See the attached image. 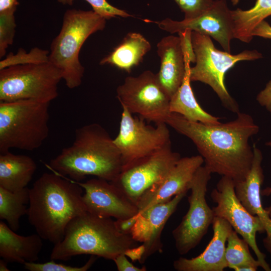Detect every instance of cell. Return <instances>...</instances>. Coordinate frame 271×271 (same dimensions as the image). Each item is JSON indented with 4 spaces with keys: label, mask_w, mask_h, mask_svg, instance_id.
I'll return each instance as SVG.
<instances>
[{
    "label": "cell",
    "mask_w": 271,
    "mask_h": 271,
    "mask_svg": "<svg viewBox=\"0 0 271 271\" xmlns=\"http://www.w3.org/2000/svg\"><path fill=\"white\" fill-rule=\"evenodd\" d=\"M166 123L193 142L211 173L235 182L245 179L253 156L249 140L259 131L251 116L239 112L233 120L209 125L171 112Z\"/></svg>",
    "instance_id": "1"
},
{
    "label": "cell",
    "mask_w": 271,
    "mask_h": 271,
    "mask_svg": "<svg viewBox=\"0 0 271 271\" xmlns=\"http://www.w3.org/2000/svg\"><path fill=\"white\" fill-rule=\"evenodd\" d=\"M83 189L74 180L55 173H45L30 189L28 216L43 239L54 244L64 237L69 223L87 211Z\"/></svg>",
    "instance_id": "2"
},
{
    "label": "cell",
    "mask_w": 271,
    "mask_h": 271,
    "mask_svg": "<svg viewBox=\"0 0 271 271\" xmlns=\"http://www.w3.org/2000/svg\"><path fill=\"white\" fill-rule=\"evenodd\" d=\"M46 166L75 181L94 176L114 182L122 171V162L113 139L101 125L92 123L76 129L72 145L63 148Z\"/></svg>",
    "instance_id": "3"
},
{
    "label": "cell",
    "mask_w": 271,
    "mask_h": 271,
    "mask_svg": "<svg viewBox=\"0 0 271 271\" xmlns=\"http://www.w3.org/2000/svg\"><path fill=\"white\" fill-rule=\"evenodd\" d=\"M137 245L130 234L117 230L111 218L86 211L69 223L62 240L54 244L50 258L67 260L76 255L90 254L113 260Z\"/></svg>",
    "instance_id": "4"
},
{
    "label": "cell",
    "mask_w": 271,
    "mask_h": 271,
    "mask_svg": "<svg viewBox=\"0 0 271 271\" xmlns=\"http://www.w3.org/2000/svg\"><path fill=\"white\" fill-rule=\"evenodd\" d=\"M106 22L93 10L73 9L64 13L61 30L50 46L49 61L60 70L68 88L82 83L84 68L79 60L81 48L90 36L104 29Z\"/></svg>",
    "instance_id": "5"
},
{
    "label": "cell",
    "mask_w": 271,
    "mask_h": 271,
    "mask_svg": "<svg viewBox=\"0 0 271 271\" xmlns=\"http://www.w3.org/2000/svg\"><path fill=\"white\" fill-rule=\"evenodd\" d=\"M50 102L32 100L0 102V153L33 151L49 135Z\"/></svg>",
    "instance_id": "6"
},
{
    "label": "cell",
    "mask_w": 271,
    "mask_h": 271,
    "mask_svg": "<svg viewBox=\"0 0 271 271\" xmlns=\"http://www.w3.org/2000/svg\"><path fill=\"white\" fill-rule=\"evenodd\" d=\"M191 40L196 63L190 67L191 81H200L209 85L224 106L237 113L239 112L238 104L225 85V74L239 61L261 58V53L256 50H244L235 55L221 51L215 48L210 36L195 31H191Z\"/></svg>",
    "instance_id": "7"
},
{
    "label": "cell",
    "mask_w": 271,
    "mask_h": 271,
    "mask_svg": "<svg viewBox=\"0 0 271 271\" xmlns=\"http://www.w3.org/2000/svg\"><path fill=\"white\" fill-rule=\"evenodd\" d=\"M62 79L49 61L12 66L0 70V102L32 100L51 102L58 96Z\"/></svg>",
    "instance_id": "8"
},
{
    "label": "cell",
    "mask_w": 271,
    "mask_h": 271,
    "mask_svg": "<svg viewBox=\"0 0 271 271\" xmlns=\"http://www.w3.org/2000/svg\"><path fill=\"white\" fill-rule=\"evenodd\" d=\"M116 94L122 107L156 124L166 123L171 113L170 98L157 74L150 70H146L137 76L126 77L117 87Z\"/></svg>",
    "instance_id": "9"
},
{
    "label": "cell",
    "mask_w": 271,
    "mask_h": 271,
    "mask_svg": "<svg viewBox=\"0 0 271 271\" xmlns=\"http://www.w3.org/2000/svg\"><path fill=\"white\" fill-rule=\"evenodd\" d=\"M211 172L204 166L195 172L190 185L189 208L179 225L172 231L176 248L184 255L200 242L212 224L214 215L206 200Z\"/></svg>",
    "instance_id": "10"
},
{
    "label": "cell",
    "mask_w": 271,
    "mask_h": 271,
    "mask_svg": "<svg viewBox=\"0 0 271 271\" xmlns=\"http://www.w3.org/2000/svg\"><path fill=\"white\" fill-rule=\"evenodd\" d=\"M122 107L119 132L113 141L121 155L123 169L171 143L166 123H157L156 126L148 125L144 119L133 117Z\"/></svg>",
    "instance_id": "11"
},
{
    "label": "cell",
    "mask_w": 271,
    "mask_h": 271,
    "mask_svg": "<svg viewBox=\"0 0 271 271\" xmlns=\"http://www.w3.org/2000/svg\"><path fill=\"white\" fill-rule=\"evenodd\" d=\"M211 198L217 205L212 209L215 217L226 220L233 229L248 243L253 250L260 267L265 271H270L266 261V255L258 248L257 233L265 232L260 218L251 214L244 207L235 193V182L231 178L222 176L211 193Z\"/></svg>",
    "instance_id": "12"
},
{
    "label": "cell",
    "mask_w": 271,
    "mask_h": 271,
    "mask_svg": "<svg viewBox=\"0 0 271 271\" xmlns=\"http://www.w3.org/2000/svg\"><path fill=\"white\" fill-rule=\"evenodd\" d=\"M181 158L171 144L122 169L117 179L111 182L137 204L141 197L160 181Z\"/></svg>",
    "instance_id": "13"
},
{
    "label": "cell",
    "mask_w": 271,
    "mask_h": 271,
    "mask_svg": "<svg viewBox=\"0 0 271 271\" xmlns=\"http://www.w3.org/2000/svg\"><path fill=\"white\" fill-rule=\"evenodd\" d=\"M161 29L172 34L185 31H195L212 37L225 51L230 53V42L233 37L231 10L226 0L214 1L212 5L199 16L191 19L175 21L166 18L151 21Z\"/></svg>",
    "instance_id": "14"
},
{
    "label": "cell",
    "mask_w": 271,
    "mask_h": 271,
    "mask_svg": "<svg viewBox=\"0 0 271 271\" xmlns=\"http://www.w3.org/2000/svg\"><path fill=\"white\" fill-rule=\"evenodd\" d=\"M74 181L84 190L82 200L89 213L102 217L125 219L139 212L137 204L111 182L98 178L84 182Z\"/></svg>",
    "instance_id": "15"
},
{
    "label": "cell",
    "mask_w": 271,
    "mask_h": 271,
    "mask_svg": "<svg viewBox=\"0 0 271 271\" xmlns=\"http://www.w3.org/2000/svg\"><path fill=\"white\" fill-rule=\"evenodd\" d=\"M188 191H184L175 195L171 200L152 206L137 214V220L130 235L137 242H143L145 252L140 262L143 263L154 253L162 252L163 243L161 234L170 216L176 211Z\"/></svg>",
    "instance_id": "16"
},
{
    "label": "cell",
    "mask_w": 271,
    "mask_h": 271,
    "mask_svg": "<svg viewBox=\"0 0 271 271\" xmlns=\"http://www.w3.org/2000/svg\"><path fill=\"white\" fill-rule=\"evenodd\" d=\"M204 163L201 155L181 157L169 173L139 199L137 203L138 213L156 204L168 201L184 191L189 190L195 172Z\"/></svg>",
    "instance_id": "17"
},
{
    "label": "cell",
    "mask_w": 271,
    "mask_h": 271,
    "mask_svg": "<svg viewBox=\"0 0 271 271\" xmlns=\"http://www.w3.org/2000/svg\"><path fill=\"white\" fill-rule=\"evenodd\" d=\"M253 151L250 170L244 180L235 182V193L246 209L261 220L266 234L263 239V245L271 255V217L263 208L261 200V186L264 180L261 166L263 156L261 151L255 146L253 147Z\"/></svg>",
    "instance_id": "18"
},
{
    "label": "cell",
    "mask_w": 271,
    "mask_h": 271,
    "mask_svg": "<svg viewBox=\"0 0 271 271\" xmlns=\"http://www.w3.org/2000/svg\"><path fill=\"white\" fill-rule=\"evenodd\" d=\"M213 235L205 250L198 256L189 259L180 257L173 262L178 271H223L227 267L225 253L227 239L233 228L225 219L214 217Z\"/></svg>",
    "instance_id": "19"
},
{
    "label": "cell",
    "mask_w": 271,
    "mask_h": 271,
    "mask_svg": "<svg viewBox=\"0 0 271 271\" xmlns=\"http://www.w3.org/2000/svg\"><path fill=\"white\" fill-rule=\"evenodd\" d=\"M157 47L161 61L157 74L171 98L180 87L185 75L186 61L182 40L179 36L169 35L161 39Z\"/></svg>",
    "instance_id": "20"
},
{
    "label": "cell",
    "mask_w": 271,
    "mask_h": 271,
    "mask_svg": "<svg viewBox=\"0 0 271 271\" xmlns=\"http://www.w3.org/2000/svg\"><path fill=\"white\" fill-rule=\"evenodd\" d=\"M37 233L24 236L16 234L4 221L0 222V256L7 262L24 264L35 262L43 246Z\"/></svg>",
    "instance_id": "21"
},
{
    "label": "cell",
    "mask_w": 271,
    "mask_h": 271,
    "mask_svg": "<svg viewBox=\"0 0 271 271\" xmlns=\"http://www.w3.org/2000/svg\"><path fill=\"white\" fill-rule=\"evenodd\" d=\"M186 72L183 81L176 92L170 98L169 108L171 112L179 114L188 120L209 125L219 124V118L204 110L197 102L191 86L190 78V63L193 59L185 53Z\"/></svg>",
    "instance_id": "22"
},
{
    "label": "cell",
    "mask_w": 271,
    "mask_h": 271,
    "mask_svg": "<svg viewBox=\"0 0 271 271\" xmlns=\"http://www.w3.org/2000/svg\"><path fill=\"white\" fill-rule=\"evenodd\" d=\"M150 42L142 34L130 32L120 43L100 61L101 65H110L126 72L139 65L151 49Z\"/></svg>",
    "instance_id": "23"
},
{
    "label": "cell",
    "mask_w": 271,
    "mask_h": 271,
    "mask_svg": "<svg viewBox=\"0 0 271 271\" xmlns=\"http://www.w3.org/2000/svg\"><path fill=\"white\" fill-rule=\"evenodd\" d=\"M37 169L35 161L10 151L0 155V187L12 192L20 191L31 181Z\"/></svg>",
    "instance_id": "24"
},
{
    "label": "cell",
    "mask_w": 271,
    "mask_h": 271,
    "mask_svg": "<svg viewBox=\"0 0 271 271\" xmlns=\"http://www.w3.org/2000/svg\"><path fill=\"white\" fill-rule=\"evenodd\" d=\"M234 38L249 43L252 32L261 22L271 15V0H256L254 6L247 10H231Z\"/></svg>",
    "instance_id": "25"
},
{
    "label": "cell",
    "mask_w": 271,
    "mask_h": 271,
    "mask_svg": "<svg viewBox=\"0 0 271 271\" xmlns=\"http://www.w3.org/2000/svg\"><path fill=\"white\" fill-rule=\"evenodd\" d=\"M30 189L25 187L12 192L0 187V218L5 220L14 231L20 227V219L28 213L26 205L29 203Z\"/></svg>",
    "instance_id": "26"
},
{
    "label": "cell",
    "mask_w": 271,
    "mask_h": 271,
    "mask_svg": "<svg viewBox=\"0 0 271 271\" xmlns=\"http://www.w3.org/2000/svg\"><path fill=\"white\" fill-rule=\"evenodd\" d=\"M248 246L233 229L231 231L227 239L225 253L227 267L235 270L243 265H250L256 268L260 267L259 262L251 255Z\"/></svg>",
    "instance_id": "27"
},
{
    "label": "cell",
    "mask_w": 271,
    "mask_h": 271,
    "mask_svg": "<svg viewBox=\"0 0 271 271\" xmlns=\"http://www.w3.org/2000/svg\"><path fill=\"white\" fill-rule=\"evenodd\" d=\"M49 51L37 47L27 52L20 49L15 54L10 53L0 62V70L12 66L41 63L49 61Z\"/></svg>",
    "instance_id": "28"
},
{
    "label": "cell",
    "mask_w": 271,
    "mask_h": 271,
    "mask_svg": "<svg viewBox=\"0 0 271 271\" xmlns=\"http://www.w3.org/2000/svg\"><path fill=\"white\" fill-rule=\"evenodd\" d=\"M12 10L0 13V58L5 56L7 49L14 41L16 23L15 13Z\"/></svg>",
    "instance_id": "29"
},
{
    "label": "cell",
    "mask_w": 271,
    "mask_h": 271,
    "mask_svg": "<svg viewBox=\"0 0 271 271\" xmlns=\"http://www.w3.org/2000/svg\"><path fill=\"white\" fill-rule=\"evenodd\" d=\"M58 3L65 5H72L74 0H56ZM92 7V10L97 14L109 20L112 18L121 17L126 18L132 15L127 12L110 5L107 0H84Z\"/></svg>",
    "instance_id": "30"
},
{
    "label": "cell",
    "mask_w": 271,
    "mask_h": 271,
    "mask_svg": "<svg viewBox=\"0 0 271 271\" xmlns=\"http://www.w3.org/2000/svg\"><path fill=\"white\" fill-rule=\"evenodd\" d=\"M96 259V256L91 255L87 262L81 266H73L57 263L53 259L45 263L26 262L24 265L26 269L30 271H86L91 267Z\"/></svg>",
    "instance_id": "31"
},
{
    "label": "cell",
    "mask_w": 271,
    "mask_h": 271,
    "mask_svg": "<svg viewBox=\"0 0 271 271\" xmlns=\"http://www.w3.org/2000/svg\"><path fill=\"white\" fill-rule=\"evenodd\" d=\"M186 20L195 18L203 13L213 4L214 0H174Z\"/></svg>",
    "instance_id": "32"
},
{
    "label": "cell",
    "mask_w": 271,
    "mask_h": 271,
    "mask_svg": "<svg viewBox=\"0 0 271 271\" xmlns=\"http://www.w3.org/2000/svg\"><path fill=\"white\" fill-rule=\"evenodd\" d=\"M118 271H146L145 266L138 267L134 265L127 258L124 253L117 255L113 260Z\"/></svg>",
    "instance_id": "33"
},
{
    "label": "cell",
    "mask_w": 271,
    "mask_h": 271,
    "mask_svg": "<svg viewBox=\"0 0 271 271\" xmlns=\"http://www.w3.org/2000/svg\"><path fill=\"white\" fill-rule=\"evenodd\" d=\"M258 103L271 113V80H269L265 88L260 91L256 96Z\"/></svg>",
    "instance_id": "34"
},
{
    "label": "cell",
    "mask_w": 271,
    "mask_h": 271,
    "mask_svg": "<svg viewBox=\"0 0 271 271\" xmlns=\"http://www.w3.org/2000/svg\"><path fill=\"white\" fill-rule=\"evenodd\" d=\"M137 220V215L125 219H116L115 224L117 230L124 234H130L131 230Z\"/></svg>",
    "instance_id": "35"
},
{
    "label": "cell",
    "mask_w": 271,
    "mask_h": 271,
    "mask_svg": "<svg viewBox=\"0 0 271 271\" xmlns=\"http://www.w3.org/2000/svg\"><path fill=\"white\" fill-rule=\"evenodd\" d=\"M252 36L271 39V26L264 20L262 21L254 29Z\"/></svg>",
    "instance_id": "36"
},
{
    "label": "cell",
    "mask_w": 271,
    "mask_h": 271,
    "mask_svg": "<svg viewBox=\"0 0 271 271\" xmlns=\"http://www.w3.org/2000/svg\"><path fill=\"white\" fill-rule=\"evenodd\" d=\"M146 248L145 245H142L135 246L126 250L124 253L129 257L132 261H138L140 262L145 252Z\"/></svg>",
    "instance_id": "37"
},
{
    "label": "cell",
    "mask_w": 271,
    "mask_h": 271,
    "mask_svg": "<svg viewBox=\"0 0 271 271\" xmlns=\"http://www.w3.org/2000/svg\"><path fill=\"white\" fill-rule=\"evenodd\" d=\"M18 0H0V13L16 10Z\"/></svg>",
    "instance_id": "38"
},
{
    "label": "cell",
    "mask_w": 271,
    "mask_h": 271,
    "mask_svg": "<svg viewBox=\"0 0 271 271\" xmlns=\"http://www.w3.org/2000/svg\"><path fill=\"white\" fill-rule=\"evenodd\" d=\"M265 145L267 146L271 147V140L266 143ZM261 195L264 196H268L271 195V187H267L264 189L261 190ZM265 210L269 214L271 217V205L265 208Z\"/></svg>",
    "instance_id": "39"
},
{
    "label": "cell",
    "mask_w": 271,
    "mask_h": 271,
    "mask_svg": "<svg viewBox=\"0 0 271 271\" xmlns=\"http://www.w3.org/2000/svg\"><path fill=\"white\" fill-rule=\"evenodd\" d=\"M7 263L8 262L4 259L0 260V270L1 271L10 270V269H9L7 267Z\"/></svg>",
    "instance_id": "40"
},
{
    "label": "cell",
    "mask_w": 271,
    "mask_h": 271,
    "mask_svg": "<svg viewBox=\"0 0 271 271\" xmlns=\"http://www.w3.org/2000/svg\"><path fill=\"white\" fill-rule=\"evenodd\" d=\"M239 0H232V3L233 5H236Z\"/></svg>",
    "instance_id": "41"
}]
</instances>
